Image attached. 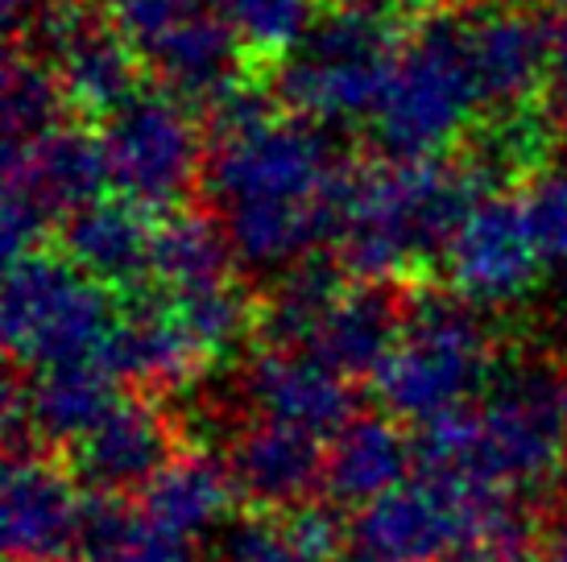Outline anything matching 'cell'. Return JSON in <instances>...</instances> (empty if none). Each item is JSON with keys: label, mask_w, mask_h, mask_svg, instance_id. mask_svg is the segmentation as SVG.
<instances>
[{"label": "cell", "mask_w": 567, "mask_h": 562, "mask_svg": "<svg viewBox=\"0 0 567 562\" xmlns=\"http://www.w3.org/2000/svg\"><path fill=\"white\" fill-rule=\"evenodd\" d=\"M357 162L336 154L323 125L278 104L266 79L207 108L204 195L245 269H295L344 223Z\"/></svg>", "instance_id": "1"}, {"label": "cell", "mask_w": 567, "mask_h": 562, "mask_svg": "<svg viewBox=\"0 0 567 562\" xmlns=\"http://www.w3.org/2000/svg\"><path fill=\"white\" fill-rule=\"evenodd\" d=\"M488 190L460 157L443 162H357L344 223L336 236V266L352 281L426 285L443 266L447 240Z\"/></svg>", "instance_id": "2"}, {"label": "cell", "mask_w": 567, "mask_h": 562, "mask_svg": "<svg viewBox=\"0 0 567 562\" xmlns=\"http://www.w3.org/2000/svg\"><path fill=\"white\" fill-rule=\"evenodd\" d=\"M567 455V381L547 368H514L443 418L414 426V471L530 492L559 476Z\"/></svg>", "instance_id": "3"}, {"label": "cell", "mask_w": 567, "mask_h": 562, "mask_svg": "<svg viewBox=\"0 0 567 562\" xmlns=\"http://www.w3.org/2000/svg\"><path fill=\"white\" fill-rule=\"evenodd\" d=\"M426 13L431 0H323L316 30L274 71L278 104L316 125L373 121Z\"/></svg>", "instance_id": "4"}, {"label": "cell", "mask_w": 567, "mask_h": 562, "mask_svg": "<svg viewBox=\"0 0 567 562\" xmlns=\"http://www.w3.org/2000/svg\"><path fill=\"white\" fill-rule=\"evenodd\" d=\"M481 116L464 9H431L373 112V145L385 162H443L464 149Z\"/></svg>", "instance_id": "5"}, {"label": "cell", "mask_w": 567, "mask_h": 562, "mask_svg": "<svg viewBox=\"0 0 567 562\" xmlns=\"http://www.w3.org/2000/svg\"><path fill=\"white\" fill-rule=\"evenodd\" d=\"M502 376L497 340L473 302L452 290H410L406 327L373 376L381 409L423 426L460 406H473Z\"/></svg>", "instance_id": "6"}, {"label": "cell", "mask_w": 567, "mask_h": 562, "mask_svg": "<svg viewBox=\"0 0 567 562\" xmlns=\"http://www.w3.org/2000/svg\"><path fill=\"white\" fill-rule=\"evenodd\" d=\"M121 298L87 278L66 252H25L4 278V347L13 368H59L95 360L116 327Z\"/></svg>", "instance_id": "7"}, {"label": "cell", "mask_w": 567, "mask_h": 562, "mask_svg": "<svg viewBox=\"0 0 567 562\" xmlns=\"http://www.w3.org/2000/svg\"><path fill=\"white\" fill-rule=\"evenodd\" d=\"M112 187L104 133L63 125L30 145H4V257L47 249V240Z\"/></svg>", "instance_id": "8"}, {"label": "cell", "mask_w": 567, "mask_h": 562, "mask_svg": "<svg viewBox=\"0 0 567 562\" xmlns=\"http://www.w3.org/2000/svg\"><path fill=\"white\" fill-rule=\"evenodd\" d=\"M104 145L116 195L150 207L154 216L183 211V204L204 187L207 133L187 100L158 83L104 125Z\"/></svg>", "instance_id": "9"}, {"label": "cell", "mask_w": 567, "mask_h": 562, "mask_svg": "<svg viewBox=\"0 0 567 562\" xmlns=\"http://www.w3.org/2000/svg\"><path fill=\"white\" fill-rule=\"evenodd\" d=\"M33 30L75 116L109 125L142 95L145 66L137 50L92 0H47Z\"/></svg>", "instance_id": "10"}, {"label": "cell", "mask_w": 567, "mask_h": 562, "mask_svg": "<svg viewBox=\"0 0 567 562\" xmlns=\"http://www.w3.org/2000/svg\"><path fill=\"white\" fill-rule=\"evenodd\" d=\"M488 485L414 471L406 485L373 500L352 521L361 562H447L473 533Z\"/></svg>", "instance_id": "11"}, {"label": "cell", "mask_w": 567, "mask_h": 562, "mask_svg": "<svg viewBox=\"0 0 567 562\" xmlns=\"http://www.w3.org/2000/svg\"><path fill=\"white\" fill-rule=\"evenodd\" d=\"M440 269L447 290L473 302L476 311H505L535 294L547 266L526 204L509 195H485L447 240Z\"/></svg>", "instance_id": "12"}, {"label": "cell", "mask_w": 567, "mask_h": 562, "mask_svg": "<svg viewBox=\"0 0 567 562\" xmlns=\"http://www.w3.org/2000/svg\"><path fill=\"white\" fill-rule=\"evenodd\" d=\"M87 492L50 451L13 455L4 468L0 525L9 562H66L83 542Z\"/></svg>", "instance_id": "13"}, {"label": "cell", "mask_w": 567, "mask_h": 562, "mask_svg": "<svg viewBox=\"0 0 567 562\" xmlns=\"http://www.w3.org/2000/svg\"><path fill=\"white\" fill-rule=\"evenodd\" d=\"M178 451H187L178 422L142 393L121 397V406L66 451V468L75 471L83 492L128 500L133 492L142 497Z\"/></svg>", "instance_id": "14"}, {"label": "cell", "mask_w": 567, "mask_h": 562, "mask_svg": "<svg viewBox=\"0 0 567 562\" xmlns=\"http://www.w3.org/2000/svg\"><path fill=\"white\" fill-rule=\"evenodd\" d=\"M116 298H121L116 327H112L100 360L121 381L166 393L190 385L195 376H204L216 364L207 356V347L195 340V331L187 327V319L178 314L166 290L145 281V285Z\"/></svg>", "instance_id": "15"}, {"label": "cell", "mask_w": 567, "mask_h": 562, "mask_svg": "<svg viewBox=\"0 0 567 562\" xmlns=\"http://www.w3.org/2000/svg\"><path fill=\"white\" fill-rule=\"evenodd\" d=\"M468 59L485 112L538 104L551 66V21L518 4H473L464 9Z\"/></svg>", "instance_id": "16"}, {"label": "cell", "mask_w": 567, "mask_h": 562, "mask_svg": "<svg viewBox=\"0 0 567 562\" xmlns=\"http://www.w3.org/2000/svg\"><path fill=\"white\" fill-rule=\"evenodd\" d=\"M224 468L252 513H290L311 504V497L323 488L328 447L311 430L257 414L233 435Z\"/></svg>", "instance_id": "17"}, {"label": "cell", "mask_w": 567, "mask_h": 562, "mask_svg": "<svg viewBox=\"0 0 567 562\" xmlns=\"http://www.w3.org/2000/svg\"><path fill=\"white\" fill-rule=\"evenodd\" d=\"M245 397L261 418L290 422L319 438H336L357 418L352 381L299 347H261L245 368Z\"/></svg>", "instance_id": "18"}, {"label": "cell", "mask_w": 567, "mask_h": 562, "mask_svg": "<svg viewBox=\"0 0 567 562\" xmlns=\"http://www.w3.org/2000/svg\"><path fill=\"white\" fill-rule=\"evenodd\" d=\"M406 306L410 294L402 285H373V281L344 285V294L331 302L311 344L299 352H311L319 364H328L331 373L348 381L361 376L373 381L406 327Z\"/></svg>", "instance_id": "19"}, {"label": "cell", "mask_w": 567, "mask_h": 562, "mask_svg": "<svg viewBox=\"0 0 567 562\" xmlns=\"http://www.w3.org/2000/svg\"><path fill=\"white\" fill-rule=\"evenodd\" d=\"M154 232H158L154 211L125 199V195H104L59 228L66 257L87 278L109 285L112 294H128V290L150 281Z\"/></svg>", "instance_id": "20"}, {"label": "cell", "mask_w": 567, "mask_h": 562, "mask_svg": "<svg viewBox=\"0 0 567 562\" xmlns=\"http://www.w3.org/2000/svg\"><path fill=\"white\" fill-rule=\"evenodd\" d=\"M17 393L38 451H59V447L71 451L87 430H95L121 406V376L95 356L30 373L25 381H17Z\"/></svg>", "instance_id": "21"}, {"label": "cell", "mask_w": 567, "mask_h": 562, "mask_svg": "<svg viewBox=\"0 0 567 562\" xmlns=\"http://www.w3.org/2000/svg\"><path fill=\"white\" fill-rule=\"evenodd\" d=\"M414 476V435L390 414H357L336 438H328L323 497L336 509H369L385 492Z\"/></svg>", "instance_id": "22"}, {"label": "cell", "mask_w": 567, "mask_h": 562, "mask_svg": "<svg viewBox=\"0 0 567 562\" xmlns=\"http://www.w3.org/2000/svg\"><path fill=\"white\" fill-rule=\"evenodd\" d=\"M559 125L547 104H522V108L485 112L468 133L460 162L476 174L488 195H502L514 183H535L555 162Z\"/></svg>", "instance_id": "23"}, {"label": "cell", "mask_w": 567, "mask_h": 562, "mask_svg": "<svg viewBox=\"0 0 567 562\" xmlns=\"http://www.w3.org/2000/svg\"><path fill=\"white\" fill-rule=\"evenodd\" d=\"M237 500L240 497L224 459L187 447L150 480V488L142 492V509L145 517L158 521L162 530L195 542V538L228 525Z\"/></svg>", "instance_id": "24"}, {"label": "cell", "mask_w": 567, "mask_h": 562, "mask_svg": "<svg viewBox=\"0 0 567 562\" xmlns=\"http://www.w3.org/2000/svg\"><path fill=\"white\" fill-rule=\"evenodd\" d=\"M237 252L228 244L224 223L212 211H174L158 219L150 252V285L166 294H199L237 281Z\"/></svg>", "instance_id": "25"}, {"label": "cell", "mask_w": 567, "mask_h": 562, "mask_svg": "<svg viewBox=\"0 0 567 562\" xmlns=\"http://www.w3.org/2000/svg\"><path fill=\"white\" fill-rule=\"evenodd\" d=\"M344 525L331 504H302L290 513H245L228 521L220 562H336Z\"/></svg>", "instance_id": "26"}, {"label": "cell", "mask_w": 567, "mask_h": 562, "mask_svg": "<svg viewBox=\"0 0 567 562\" xmlns=\"http://www.w3.org/2000/svg\"><path fill=\"white\" fill-rule=\"evenodd\" d=\"M348 273L331 261H302V266L286 269L274 281V290L261 294V311H257V340L266 347H307L331 302L344 294Z\"/></svg>", "instance_id": "27"}, {"label": "cell", "mask_w": 567, "mask_h": 562, "mask_svg": "<svg viewBox=\"0 0 567 562\" xmlns=\"http://www.w3.org/2000/svg\"><path fill=\"white\" fill-rule=\"evenodd\" d=\"M83 562H199L195 542L162 530L142 504L116 497H92L83 513Z\"/></svg>", "instance_id": "28"}, {"label": "cell", "mask_w": 567, "mask_h": 562, "mask_svg": "<svg viewBox=\"0 0 567 562\" xmlns=\"http://www.w3.org/2000/svg\"><path fill=\"white\" fill-rule=\"evenodd\" d=\"M71 116L66 92L54 66L38 54H25L21 42L4 59V145H30L59 133Z\"/></svg>", "instance_id": "29"}, {"label": "cell", "mask_w": 567, "mask_h": 562, "mask_svg": "<svg viewBox=\"0 0 567 562\" xmlns=\"http://www.w3.org/2000/svg\"><path fill=\"white\" fill-rule=\"evenodd\" d=\"M319 9L323 0H220V17L257 66L286 63L316 30Z\"/></svg>", "instance_id": "30"}, {"label": "cell", "mask_w": 567, "mask_h": 562, "mask_svg": "<svg viewBox=\"0 0 567 562\" xmlns=\"http://www.w3.org/2000/svg\"><path fill=\"white\" fill-rule=\"evenodd\" d=\"M522 204H526L547 273H564L567 278V154L555 157L551 166L526 187Z\"/></svg>", "instance_id": "31"}, {"label": "cell", "mask_w": 567, "mask_h": 562, "mask_svg": "<svg viewBox=\"0 0 567 562\" xmlns=\"http://www.w3.org/2000/svg\"><path fill=\"white\" fill-rule=\"evenodd\" d=\"M543 104L555 116V125L567 128V21H555V17H551V66H547Z\"/></svg>", "instance_id": "32"}, {"label": "cell", "mask_w": 567, "mask_h": 562, "mask_svg": "<svg viewBox=\"0 0 567 562\" xmlns=\"http://www.w3.org/2000/svg\"><path fill=\"white\" fill-rule=\"evenodd\" d=\"M538 562H567V504L543 525V547H538Z\"/></svg>", "instance_id": "33"}, {"label": "cell", "mask_w": 567, "mask_h": 562, "mask_svg": "<svg viewBox=\"0 0 567 562\" xmlns=\"http://www.w3.org/2000/svg\"><path fill=\"white\" fill-rule=\"evenodd\" d=\"M551 13L555 21H567V0H551Z\"/></svg>", "instance_id": "34"}, {"label": "cell", "mask_w": 567, "mask_h": 562, "mask_svg": "<svg viewBox=\"0 0 567 562\" xmlns=\"http://www.w3.org/2000/svg\"><path fill=\"white\" fill-rule=\"evenodd\" d=\"M476 4H509V0H476Z\"/></svg>", "instance_id": "35"}]
</instances>
